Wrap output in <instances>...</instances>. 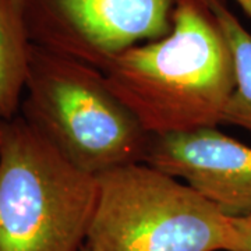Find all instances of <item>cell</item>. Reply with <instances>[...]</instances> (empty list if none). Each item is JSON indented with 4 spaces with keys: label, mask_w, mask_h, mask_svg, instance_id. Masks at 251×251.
I'll return each instance as SVG.
<instances>
[{
    "label": "cell",
    "mask_w": 251,
    "mask_h": 251,
    "mask_svg": "<svg viewBox=\"0 0 251 251\" xmlns=\"http://www.w3.org/2000/svg\"><path fill=\"white\" fill-rule=\"evenodd\" d=\"M239 4H240V7L244 10V13L251 18V0H236Z\"/></svg>",
    "instance_id": "10"
},
{
    "label": "cell",
    "mask_w": 251,
    "mask_h": 251,
    "mask_svg": "<svg viewBox=\"0 0 251 251\" xmlns=\"http://www.w3.org/2000/svg\"><path fill=\"white\" fill-rule=\"evenodd\" d=\"M35 45L105 70L140 41L172 29L173 0H24Z\"/></svg>",
    "instance_id": "5"
},
{
    "label": "cell",
    "mask_w": 251,
    "mask_h": 251,
    "mask_svg": "<svg viewBox=\"0 0 251 251\" xmlns=\"http://www.w3.org/2000/svg\"><path fill=\"white\" fill-rule=\"evenodd\" d=\"M32 42L25 1L0 0V119L20 115L25 92Z\"/></svg>",
    "instance_id": "7"
},
{
    "label": "cell",
    "mask_w": 251,
    "mask_h": 251,
    "mask_svg": "<svg viewBox=\"0 0 251 251\" xmlns=\"http://www.w3.org/2000/svg\"><path fill=\"white\" fill-rule=\"evenodd\" d=\"M230 49L234 88L222 116V125L240 127L251 134V34L221 0H205Z\"/></svg>",
    "instance_id": "8"
},
{
    "label": "cell",
    "mask_w": 251,
    "mask_h": 251,
    "mask_svg": "<svg viewBox=\"0 0 251 251\" xmlns=\"http://www.w3.org/2000/svg\"><path fill=\"white\" fill-rule=\"evenodd\" d=\"M202 4L179 0L168 35L126 50L103 70L151 137L222 125L234 88L233 59Z\"/></svg>",
    "instance_id": "1"
},
{
    "label": "cell",
    "mask_w": 251,
    "mask_h": 251,
    "mask_svg": "<svg viewBox=\"0 0 251 251\" xmlns=\"http://www.w3.org/2000/svg\"><path fill=\"white\" fill-rule=\"evenodd\" d=\"M1 128H3V120L0 119V144H1Z\"/></svg>",
    "instance_id": "11"
},
{
    "label": "cell",
    "mask_w": 251,
    "mask_h": 251,
    "mask_svg": "<svg viewBox=\"0 0 251 251\" xmlns=\"http://www.w3.org/2000/svg\"><path fill=\"white\" fill-rule=\"evenodd\" d=\"M90 251H227L233 218L147 162L98 176Z\"/></svg>",
    "instance_id": "4"
},
{
    "label": "cell",
    "mask_w": 251,
    "mask_h": 251,
    "mask_svg": "<svg viewBox=\"0 0 251 251\" xmlns=\"http://www.w3.org/2000/svg\"><path fill=\"white\" fill-rule=\"evenodd\" d=\"M80 251H90V250H88V247H87V246L84 244V246H82V247L80 249Z\"/></svg>",
    "instance_id": "12"
},
{
    "label": "cell",
    "mask_w": 251,
    "mask_h": 251,
    "mask_svg": "<svg viewBox=\"0 0 251 251\" xmlns=\"http://www.w3.org/2000/svg\"><path fill=\"white\" fill-rule=\"evenodd\" d=\"M20 115L77 168L95 176L144 162L152 140L102 70L35 44Z\"/></svg>",
    "instance_id": "2"
},
{
    "label": "cell",
    "mask_w": 251,
    "mask_h": 251,
    "mask_svg": "<svg viewBox=\"0 0 251 251\" xmlns=\"http://www.w3.org/2000/svg\"><path fill=\"white\" fill-rule=\"evenodd\" d=\"M227 251H251V215L233 218Z\"/></svg>",
    "instance_id": "9"
},
{
    "label": "cell",
    "mask_w": 251,
    "mask_h": 251,
    "mask_svg": "<svg viewBox=\"0 0 251 251\" xmlns=\"http://www.w3.org/2000/svg\"><path fill=\"white\" fill-rule=\"evenodd\" d=\"M81 171L21 115L3 120L0 251H80L98 201Z\"/></svg>",
    "instance_id": "3"
},
{
    "label": "cell",
    "mask_w": 251,
    "mask_h": 251,
    "mask_svg": "<svg viewBox=\"0 0 251 251\" xmlns=\"http://www.w3.org/2000/svg\"><path fill=\"white\" fill-rule=\"evenodd\" d=\"M144 162L184 181L225 215H251V147L216 127L152 137Z\"/></svg>",
    "instance_id": "6"
}]
</instances>
